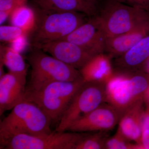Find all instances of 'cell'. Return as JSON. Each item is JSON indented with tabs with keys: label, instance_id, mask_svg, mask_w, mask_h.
Here are the masks:
<instances>
[{
	"label": "cell",
	"instance_id": "obj_10",
	"mask_svg": "<svg viewBox=\"0 0 149 149\" xmlns=\"http://www.w3.org/2000/svg\"><path fill=\"white\" fill-rule=\"evenodd\" d=\"M65 64L80 70L96 56L87 49L65 40L32 44Z\"/></svg>",
	"mask_w": 149,
	"mask_h": 149
},
{
	"label": "cell",
	"instance_id": "obj_19",
	"mask_svg": "<svg viewBox=\"0 0 149 149\" xmlns=\"http://www.w3.org/2000/svg\"><path fill=\"white\" fill-rule=\"evenodd\" d=\"M11 23L27 32L32 31L36 24V17L32 8L25 3L16 7L10 15Z\"/></svg>",
	"mask_w": 149,
	"mask_h": 149
},
{
	"label": "cell",
	"instance_id": "obj_15",
	"mask_svg": "<svg viewBox=\"0 0 149 149\" xmlns=\"http://www.w3.org/2000/svg\"><path fill=\"white\" fill-rule=\"evenodd\" d=\"M144 101L131 108L123 115L118 122L117 130L129 141L139 145L140 149H142L141 137L145 112Z\"/></svg>",
	"mask_w": 149,
	"mask_h": 149
},
{
	"label": "cell",
	"instance_id": "obj_20",
	"mask_svg": "<svg viewBox=\"0 0 149 149\" xmlns=\"http://www.w3.org/2000/svg\"><path fill=\"white\" fill-rule=\"evenodd\" d=\"M107 133L98 132L93 134H83L74 149H105V144L108 138Z\"/></svg>",
	"mask_w": 149,
	"mask_h": 149
},
{
	"label": "cell",
	"instance_id": "obj_9",
	"mask_svg": "<svg viewBox=\"0 0 149 149\" xmlns=\"http://www.w3.org/2000/svg\"><path fill=\"white\" fill-rule=\"evenodd\" d=\"M120 116L113 107L104 103L98 107L74 120L66 131L76 133L107 132L118 124Z\"/></svg>",
	"mask_w": 149,
	"mask_h": 149
},
{
	"label": "cell",
	"instance_id": "obj_13",
	"mask_svg": "<svg viewBox=\"0 0 149 149\" xmlns=\"http://www.w3.org/2000/svg\"><path fill=\"white\" fill-rule=\"evenodd\" d=\"M149 35V21L126 33L107 38L104 52L111 58H116Z\"/></svg>",
	"mask_w": 149,
	"mask_h": 149
},
{
	"label": "cell",
	"instance_id": "obj_27",
	"mask_svg": "<svg viewBox=\"0 0 149 149\" xmlns=\"http://www.w3.org/2000/svg\"><path fill=\"white\" fill-rule=\"evenodd\" d=\"M149 129V103H147V107L145 110L143 120V131Z\"/></svg>",
	"mask_w": 149,
	"mask_h": 149
},
{
	"label": "cell",
	"instance_id": "obj_6",
	"mask_svg": "<svg viewBox=\"0 0 149 149\" xmlns=\"http://www.w3.org/2000/svg\"><path fill=\"white\" fill-rule=\"evenodd\" d=\"M41 11L32 31V45L63 40L88 20L77 12Z\"/></svg>",
	"mask_w": 149,
	"mask_h": 149
},
{
	"label": "cell",
	"instance_id": "obj_3",
	"mask_svg": "<svg viewBox=\"0 0 149 149\" xmlns=\"http://www.w3.org/2000/svg\"><path fill=\"white\" fill-rule=\"evenodd\" d=\"M84 82L81 78L73 81L53 82L39 91L26 89L24 101L38 106L52 122H59Z\"/></svg>",
	"mask_w": 149,
	"mask_h": 149
},
{
	"label": "cell",
	"instance_id": "obj_16",
	"mask_svg": "<svg viewBox=\"0 0 149 149\" xmlns=\"http://www.w3.org/2000/svg\"><path fill=\"white\" fill-rule=\"evenodd\" d=\"M40 10L74 11L90 17L95 16L98 9L95 0H35Z\"/></svg>",
	"mask_w": 149,
	"mask_h": 149
},
{
	"label": "cell",
	"instance_id": "obj_8",
	"mask_svg": "<svg viewBox=\"0 0 149 149\" xmlns=\"http://www.w3.org/2000/svg\"><path fill=\"white\" fill-rule=\"evenodd\" d=\"M83 134L56 131L42 136L19 134L0 141V149H74Z\"/></svg>",
	"mask_w": 149,
	"mask_h": 149
},
{
	"label": "cell",
	"instance_id": "obj_21",
	"mask_svg": "<svg viewBox=\"0 0 149 149\" xmlns=\"http://www.w3.org/2000/svg\"><path fill=\"white\" fill-rule=\"evenodd\" d=\"M131 142L117 130L114 135L107 139L105 144V149H140L139 145L132 143Z\"/></svg>",
	"mask_w": 149,
	"mask_h": 149
},
{
	"label": "cell",
	"instance_id": "obj_7",
	"mask_svg": "<svg viewBox=\"0 0 149 149\" xmlns=\"http://www.w3.org/2000/svg\"><path fill=\"white\" fill-rule=\"evenodd\" d=\"M106 83L84 82L77 91L56 128V132L66 131L72 122L105 102Z\"/></svg>",
	"mask_w": 149,
	"mask_h": 149
},
{
	"label": "cell",
	"instance_id": "obj_24",
	"mask_svg": "<svg viewBox=\"0 0 149 149\" xmlns=\"http://www.w3.org/2000/svg\"><path fill=\"white\" fill-rule=\"evenodd\" d=\"M133 6L148 9L149 7V0H114Z\"/></svg>",
	"mask_w": 149,
	"mask_h": 149
},
{
	"label": "cell",
	"instance_id": "obj_5",
	"mask_svg": "<svg viewBox=\"0 0 149 149\" xmlns=\"http://www.w3.org/2000/svg\"><path fill=\"white\" fill-rule=\"evenodd\" d=\"M96 16L107 38L126 33L149 21L148 10L114 0H108Z\"/></svg>",
	"mask_w": 149,
	"mask_h": 149
},
{
	"label": "cell",
	"instance_id": "obj_28",
	"mask_svg": "<svg viewBox=\"0 0 149 149\" xmlns=\"http://www.w3.org/2000/svg\"><path fill=\"white\" fill-rule=\"evenodd\" d=\"M12 10L0 11V24H2L4 22L9 15L12 12Z\"/></svg>",
	"mask_w": 149,
	"mask_h": 149
},
{
	"label": "cell",
	"instance_id": "obj_26",
	"mask_svg": "<svg viewBox=\"0 0 149 149\" xmlns=\"http://www.w3.org/2000/svg\"><path fill=\"white\" fill-rule=\"evenodd\" d=\"M142 149H149V129L143 130L141 137Z\"/></svg>",
	"mask_w": 149,
	"mask_h": 149
},
{
	"label": "cell",
	"instance_id": "obj_4",
	"mask_svg": "<svg viewBox=\"0 0 149 149\" xmlns=\"http://www.w3.org/2000/svg\"><path fill=\"white\" fill-rule=\"evenodd\" d=\"M34 47L26 56L32 68L27 90L37 91L56 81H73L82 78L80 71L38 48Z\"/></svg>",
	"mask_w": 149,
	"mask_h": 149
},
{
	"label": "cell",
	"instance_id": "obj_22",
	"mask_svg": "<svg viewBox=\"0 0 149 149\" xmlns=\"http://www.w3.org/2000/svg\"><path fill=\"white\" fill-rule=\"evenodd\" d=\"M27 33L25 30L14 25H2L0 27V40L1 42L11 43L17 38L26 35Z\"/></svg>",
	"mask_w": 149,
	"mask_h": 149
},
{
	"label": "cell",
	"instance_id": "obj_30",
	"mask_svg": "<svg viewBox=\"0 0 149 149\" xmlns=\"http://www.w3.org/2000/svg\"><path fill=\"white\" fill-rule=\"evenodd\" d=\"M147 10H148L149 11V7L148 8V9H147Z\"/></svg>",
	"mask_w": 149,
	"mask_h": 149
},
{
	"label": "cell",
	"instance_id": "obj_29",
	"mask_svg": "<svg viewBox=\"0 0 149 149\" xmlns=\"http://www.w3.org/2000/svg\"><path fill=\"white\" fill-rule=\"evenodd\" d=\"M27 1V0H19V3L20 5L25 3V2Z\"/></svg>",
	"mask_w": 149,
	"mask_h": 149
},
{
	"label": "cell",
	"instance_id": "obj_1",
	"mask_svg": "<svg viewBox=\"0 0 149 149\" xmlns=\"http://www.w3.org/2000/svg\"><path fill=\"white\" fill-rule=\"evenodd\" d=\"M149 85V74L139 70L113 73L106 83L105 102L116 110L120 117L127 111L144 101Z\"/></svg>",
	"mask_w": 149,
	"mask_h": 149
},
{
	"label": "cell",
	"instance_id": "obj_12",
	"mask_svg": "<svg viewBox=\"0 0 149 149\" xmlns=\"http://www.w3.org/2000/svg\"><path fill=\"white\" fill-rule=\"evenodd\" d=\"M27 74L9 71L0 77V116L24 101Z\"/></svg>",
	"mask_w": 149,
	"mask_h": 149
},
{
	"label": "cell",
	"instance_id": "obj_23",
	"mask_svg": "<svg viewBox=\"0 0 149 149\" xmlns=\"http://www.w3.org/2000/svg\"><path fill=\"white\" fill-rule=\"evenodd\" d=\"M19 5V0H0V11H13Z\"/></svg>",
	"mask_w": 149,
	"mask_h": 149
},
{
	"label": "cell",
	"instance_id": "obj_2",
	"mask_svg": "<svg viewBox=\"0 0 149 149\" xmlns=\"http://www.w3.org/2000/svg\"><path fill=\"white\" fill-rule=\"evenodd\" d=\"M50 118L35 104L24 101L0 122V141L19 134L42 136L52 133Z\"/></svg>",
	"mask_w": 149,
	"mask_h": 149
},
{
	"label": "cell",
	"instance_id": "obj_18",
	"mask_svg": "<svg viewBox=\"0 0 149 149\" xmlns=\"http://www.w3.org/2000/svg\"><path fill=\"white\" fill-rule=\"evenodd\" d=\"M0 61L9 71L27 74V66L24 58L19 52L11 47L1 45Z\"/></svg>",
	"mask_w": 149,
	"mask_h": 149
},
{
	"label": "cell",
	"instance_id": "obj_25",
	"mask_svg": "<svg viewBox=\"0 0 149 149\" xmlns=\"http://www.w3.org/2000/svg\"><path fill=\"white\" fill-rule=\"evenodd\" d=\"M26 35L20 36L11 43H12L11 47L19 53L21 51H23L27 45Z\"/></svg>",
	"mask_w": 149,
	"mask_h": 149
},
{
	"label": "cell",
	"instance_id": "obj_11",
	"mask_svg": "<svg viewBox=\"0 0 149 149\" xmlns=\"http://www.w3.org/2000/svg\"><path fill=\"white\" fill-rule=\"evenodd\" d=\"M106 37L97 16L91 17L64 39L87 49L95 55L103 54Z\"/></svg>",
	"mask_w": 149,
	"mask_h": 149
},
{
	"label": "cell",
	"instance_id": "obj_17",
	"mask_svg": "<svg viewBox=\"0 0 149 149\" xmlns=\"http://www.w3.org/2000/svg\"><path fill=\"white\" fill-rule=\"evenodd\" d=\"M108 55L100 54L94 56L79 70L85 82H102L106 83L114 72Z\"/></svg>",
	"mask_w": 149,
	"mask_h": 149
},
{
	"label": "cell",
	"instance_id": "obj_14",
	"mask_svg": "<svg viewBox=\"0 0 149 149\" xmlns=\"http://www.w3.org/2000/svg\"><path fill=\"white\" fill-rule=\"evenodd\" d=\"M149 59V35L122 55L116 58L114 65L118 72H136L142 70Z\"/></svg>",
	"mask_w": 149,
	"mask_h": 149
}]
</instances>
